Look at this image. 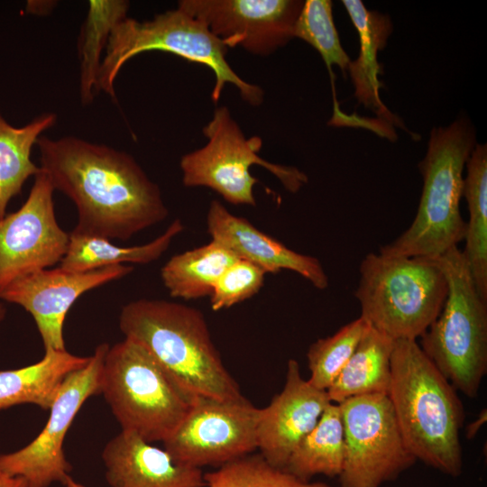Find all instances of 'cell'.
I'll use <instances>...</instances> for the list:
<instances>
[{"label": "cell", "mask_w": 487, "mask_h": 487, "mask_svg": "<svg viewBox=\"0 0 487 487\" xmlns=\"http://www.w3.org/2000/svg\"><path fill=\"white\" fill-rule=\"evenodd\" d=\"M40 168L76 206V234L125 241L169 215L159 186L129 153L75 136L37 142Z\"/></svg>", "instance_id": "1"}, {"label": "cell", "mask_w": 487, "mask_h": 487, "mask_svg": "<svg viewBox=\"0 0 487 487\" xmlns=\"http://www.w3.org/2000/svg\"><path fill=\"white\" fill-rule=\"evenodd\" d=\"M388 397L402 438L416 460L446 475L460 476L463 402L417 340L394 341Z\"/></svg>", "instance_id": "2"}, {"label": "cell", "mask_w": 487, "mask_h": 487, "mask_svg": "<svg viewBox=\"0 0 487 487\" xmlns=\"http://www.w3.org/2000/svg\"><path fill=\"white\" fill-rule=\"evenodd\" d=\"M119 328L124 338L142 345L190 394L222 400L243 397L199 309L175 301L141 299L123 307Z\"/></svg>", "instance_id": "3"}, {"label": "cell", "mask_w": 487, "mask_h": 487, "mask_svg": "<svg viewBox=\"0 0 487 487\" xmlns=\"http://www.w3.org/2000/svg\"><path fill=\"white\" fill-rule=\"evenodd\" d=\"M475 144L474 127L465 117L432 129L426 155L418 165L423 188L415 218L380 254L436 259L464 239L463 172Z\"/></svg>", "instance_id": "4"}, {"label": "cell", "mask_w": 487, "mask_h": 487, "mask_svg": "<svg viewBox=\"0 0 487 487\" xmlns=\"http://www.w3.org/2000/svg\"><path fill=\"white\" fill-rule=\"evenodd\" d=\"M359 272L360 317L393 341L420 338L447 296L446 280L433 259L371 253Z\"/></svg>", "instance_id": "5"}, {"label": "cell", "mask_w": 487, "mask_h": 487, "mask_svg": "<svg viewBox=\"0 0 487 487\" xmlns=\"http://www.w3.org/2000/svg\"><path fill=\"white\" fill-rule=\"evenodd\" d=\"M151 51L170 52L210 69L216 78L211 93L215 104L227 83L236 87L249 105L258 106L263 102L262 88L246 82L231 68L225 58L228 48L222 41L179 8L145 22L126 17L113 28L97 74V91L115 99L114 84L121 68L131 58Z\"/></svg>", "instance_id": "6"}, {"label": "cell", "mask_w": 487, "mask_h": 487, "mask_svg": "<svg viewBox=\"0 0 487 487\" xmlns=\"http://www.w3.org/2000/svg\"><path fill=\"white\" fill-rule=\"evenodd\" d=\"M433 260L445 275L447 296L419 346L457 391L476 398L487 372V301L458 246Z\"/></svg>", "instance_id": "7"}, {"label": "cell", "mask_w": 487, "mask_h": 487, "mask_svg": "<svg viewBox=\"0 0 487 487\" xmlns=\"http://www.w3.org/2000/svg\"><path fill=\"white\" fill-rule=\"evenodd\" d=\"M100 394L122 430L149 443L164 442L197 398L179 386L142 345L128 338L109 346L101 371Z\"/></svg>", "instance_id": "8"}, {"label": "cell", "mask_w": 487, "mask_h": 487, "mask_svg": "<svg viewBox=\"0 0 487 487\" xmlns=\"http://www.w3.org/2000/svg\"><path fill=\"white\" fill-rule=\"evenodd\" d=\"M203 134L207 144L180 159L186 187L209 188L228 203L254 207L253 188L258 179L251 173L253 165L265 168L292 193L308 182L307 175L297 168L261 158L262 140L259 136L246 138L226 106L215 109Z\"/></svg>", "instance_id": "9"}, {"label": "cell", "mask_w": 487, "mask_h": 487, "mask_svg": "<svg viewBox=\"0 0 487 487\" xmlns=\"http://www.w3.org/2000/svg\"><path fill=\"white\" fill-rule=\"evenodd\" d=\"M338 405L345 437L340 487H381L415 464L388 395L357 396Z\"/></svg>", "instance_id": "10"}, {"label": "cell", "mask_w": 487, "mask_h": 487, "mask_svg": "<svg viewBox=\"0 0 487 487\" xmlns=\"http://www.w3.org/2000/svg\"><path fill=\"white\" fill-rule=\"evenodd\" d=\"M259 409L244 396L236 400L197 397L192 407L163 442L178 464L200 468L220 466L257 447Z\"/></svg>", "instance_id": "11"}, {"label": "cell", "mask_w": 487, "mask_h": 487, "mask_svg": "<svg viewBox=\"0 0 487 487\" xmlns=\"http://www.w3.org/2000/svg\"><path fill=\"white\" fill-rule=\"evenodd\" d=\"M108 348L106 343L97 345L89 362L65 380L46 425L30 444L0 455L4 472L23 478L28 487H49L55 482L64 484L72 468L64 455V438L85 401L100 394L101 371Z\"/></svg>", "instance_id": "12"}, {"label": "cell", "mask_w": 487, "mask_h": 487, "mask_svg": "<svg viewBox=\"0 0 487 487\" xmlns=\"http://www.w3.org/2000/svg\"><path fill=\"white\" fill-rule=\"evenodd\" d=\"M54 188L41 170L15 212L0 218V294L13 281L60 262L69 233L58 224Z\"/></svg>", "instance_id": "13"}, {"label": "cell", "mask_w": 487, "mask_h": 487, "mask_svg": "<svg viewBox=\"0 0 487 487\" xmlns=\"http://www.w3.org/2000/svg\"><path fill=\"white\" fill-rule=\"evenodd\" d=\"M300 0H180L178 8L203 23L227 48L267 56L293 38Z\"/></svg>", "instance_id": "14"}, {"label": "cell", "mask_w": 487, "mask_h": 487, "mask_svg": "<svg viewBox=\"0 0 487 487\" xmlns=\"http://www.w3.org/2000/svg\"><path fill=\"white\" fill-rule=\"evenodd\" d=\"M133 270L125 264L87 271L47 268L13 281L1 292L0 299L19 305L32 315L45 349L66 350L63 326L74 302L85 292Z\"/></svg>", "instance_id": "15"}, {"label": "cell", "mask_w": 487, "mask_h": 487, "mask_svg": "<svg viewBox=\"0 0 487 487\" xmlns=\"http://www.w3.org/2000/svg\"><path fill=\"white\" fill-rule=\"evenodd\" d=\"M330 403L326 391L312 386L301 376L299 363L289 360L282 391L267 407L259 409L260 454L271 465L285 469L291 453L316 427Z\"/></svg>", "instance_id": "16"}, {"label": "cell", "mask_w": 487, "mask_h": 487, "mask_svg": "<svg viewBox=\"0 0 487 487\" xmlns=\"http://www.w3.org/2000/svg\"><path fill=\"white\" fill-rule=\"evenodd\" d=\"M207 230L211 240L266 273L289 270L308 280L317 289L328 286V277L317 258L289 249L260 231L246 218L233 215L218 200H213L209 205Z\"/></svg>", "instance_id": "17"}, {"label": "cell", "mask_w": 487, "mask_h": 487, "mask_svg": "<svg viewBox=\"0 0 487 487\" xmlns=\"http://www.w3.org/2000/svg\"><path fill=\"white\" fill-rule=\"evenodd\" d=\"M111 487H205L200 468L176 463L165 449L121 430L102 452Z\"/></svg>", "instance_id": "18"}, {"label": "cell", "mask_w": 487, "mask_h": 487, "mask_svg": "<svg viewBox=\"0 0 487 487\" xmlns=\"http://www.w3.org/2000/svg\"><path fill=\"white\" fill-rule=\"evenodd\" d=\"M89 359L67 350L45 349L42 359L33 364L0 371V410L27 403L50 410L65 380Z\"/></svg>", "instance_id": "19"}, {"label": "cell", "mask_w": 487, "mask_h": 487, "mask_svg": "<svg viewBox=\"0 0 487 487\" xmlns=\"http://www.w3.org/2000/svg\"><path fill=\"white\" fill-rule=\"evenodd\" d=\"M342 3L358 32L360 41L359 56L354 61H350L347 68L355 88L354 96L365 107L392 121L379 95L382 84L378 75L383 70L377 59L378 51L385 47L391 32V19L378 11L367 10L359 0H343Z\"/></svg>", "instance_id": "20"}, {"label": "cell", "mask_w": 487, "mask_h": 487, "mask_svg": "<svg viewBox=\"0 0 487 487\" xmlns=\"http://www.w3.org/2000/svg\"><path fill=\"white\" fill-rule=\"evenodd\" d=\"M394 341L369 324L353 355L326 390L332 403L363 395H388Z\"/></svg>", "instance_id": "21"}, {"label": "cell", "mask_w": 487, "mask_h": 487, "mask_svg": "<svg viewBox=\"0 0 487 487\" xmlns=\"http://www.w3.org/2000/svg\"><path fill=\"white\" fill-rule=\"evenodd\" d=\"M183 229L181 220L175 219L163 234L152 241L128 247L117 246L106 238L70 232L60 267L73 271H87L125 263L147 264L158 260Z\"/></svg>", "instance_id": "22"}, {"label": "cell", "mask_w": 487, "mask_h": 487, "mask_svg": "<svg viewBox=\"0 0 487 487\" xmlns=\"http://www.w3.org/2000/svg\"><path fill=\"white\" fill-rule=\"evenodd\" d=\"M463 197L469 210L464 256L480 296L487 301V145L476 143L465 164Z\"/></svg>", "instance_id": "23"}, {"label": "cell", "mask_w": 487, "mask_h": 487, "mask_svg": "<svg viewBox=\"0 0 487 487\" xmlns=\"http://www.w3.org/2000/svg\"><path fill=\"white\" fill-rule=\"evenodd\" d=\"M237 259L225 246L211 240L173 255L162 266L161 278L171 298L190 300L209 297L220 276Z\"/></svg>", "instance_id": "24"}, {"label": "cell", "mask_w": 487, "mask_h": 487, "mask_svg": "<svg viewBox=\"0 0 487 487\" xmlns=\"http://www.w3.org/2000/svg\"><path fill=\"white\" fill-rule=\"evenodd\" d=\"M56 120L55 114L43 113L25 125L15 127L0 112V218L6 215L9 202L21 193L25 181L41 172L31 159L32 150Z\"/></svg>", "instance_id": "25"}, {"label": "cell", "mask_w": 487, "mask_h": 487, "mask_svg": "<svg viewBox=\"0 0 487 487\" xmlns=\"http://www.w3.org/2000/svg\"><path fill=\"white\" fill-rule=\"evenodd\" d=\"M345 459V437L338 404L330 403L316 427L291 453L286 471L305 480L317 474L339 476Z\"/></svg>", "instance_id": "26"}, {"label": "cell", "mask_w": 487, "mask_h": 487, "mask_svg": "<svg viewBox=\"0 0 487 487\" xmlns=\"http://www.w3.org/2000/svg\"><path fill=\"white\" fill-rule=\"evenodd\" d=\"M128 9V1H89L78 41L79 92L83 105L91 103L94 93L97 92V74L102 53L106 51L113 28L127 17Z\"/></svg>", "instance_id": "27"}, {"label": "cell", "mask_w": 487, "mask_h": 487, "mask_svg": "<svg viewBox=\"0 0 487 487\" xmlns=\"http://www.w3.org/2000/svg\"><path fill=\"white\" fill-rule=\"evenodd\" d=\"M205 487H331L302 480L268 463L261 454L247 455L204 473Z\"/></svg>", "instance_id": "28"}, {"label": "cell", "mask_w": 487, "mask_h": 487, "mask_svg": "<svg viewBox=\"0 0 487 487\" xmlns=\"http://www.w3.org/2000/svg\"><path fill=\"white\" fill-rule=\"evenodd\" d=\"M368 323L359 317L342 326L333 335L319 338L307 353L310 372L308 382L326 391L337 378L355 351Z\"/></svg>", "instance_id": "29"}, {"label": "cell", "mask_w": 487, "mask_h": 487, "mask_svg": "<svg viewBox=\"0 0 487 487\" xmlns=\"http://www.w3.org/2000/svg\"><path fill=\"white\" fill-rule=\"evenodd\" d=\"M333 4L329 0L304 1L293 29V38H299L321 55L332 78V66L347 69L350 59L343 49L333 19Z\"/></svg>", "instance_id": "30"}, {"label": "cell", "mask_w": 487, "mask_h": 487, "mask_svg": "<svg viewBox=\"0 0 487 487\" xmlns=\"http://www.w3.org/2000/svg\"><path fill=\"white\" fill-rule=\"evenodd\" d=\"M266 272L245 260L237 259L220 276L209 296L211 308L218 311L241 303L259 292Z\"/></svg>", "instance_id": "31"}, {"label": "cell", "mask_w": 487, "mask_h": 487, "mask_svg": "<svg viewBox=\"0 0 487 487\" xmlns=\"http://www.w3.org/2000/svg\"><path fill=\"white\" fill-rule=\"evenodd\" d=\"M0 487H28L21 477L11 476L0 468Z\"/></svg>", "instance_id": "32"}, {"label": "cell", "mask_w": 487, "mask_h": 487, "mask_svg": "<svg viewBox=\"0 0 487 487\" xmlns=\"http://www.w3.org/2000/svg\"><path fill=\"white\" fill-rule=\"evenodd\" d=\"M486 421V409H482V411L479 414L478 418L473 420L471 424L468 425L466 427V437L468 439L473 438L478 430L481 428V427L485 423Z\"/></svg>", "instance_id": "33"}, {"label": "cell", "mask_w": 487, "mask_h": 487, "mask_svg": "<svg viewBox=\"0 0 487 487\" xmlns=\"http://www.w3.org/2000/svg\"><path fill=\"white\" fill-rule=\"evenodd\" d=\"M65 487H85L84 485L80 484L79 482L74 481L70 476L66 480V482L63 484Z\"/></svg>", "instance_id": "34"}, {"label": "cell", "mask_w": 487, "mask_h": 487, "mask_svg": "<svg viewBox=\"0 0 487 487\" xmlns=\"http://www.w3.org/2000/svg\"><path fill=\"white\" fill-rule=\"evenodd\" d=\"M6 315V308L5 305L0 302V323L5 319Z\"/></svg>", "instance_id": "35"}]
</instances>
